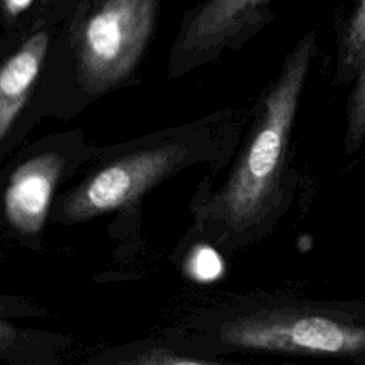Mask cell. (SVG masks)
Listing matches in <instances>:
<instances>
[{"instance_id": "6da1fadb", "label": "cell", "mask_w": 365, "mask_h": 365, "mask_svg": "<svg viewBox=\"0 0 365 365\" xmlns=\"http://www.w3.org/2000/svg\"><path fill=\"white\" fill-rule=\"evenodd\" d=\"M315 50V33L309 31L288 53L265 96L252 137L214 205L228 228L254 225L277 202L291 128Z\"/></svg>"}, {"instance_id": "7c38bea8", "label": "cell", "mask_w": 365, "mask_h": 365, "mask_svg": "<svg viewBox=\"0 0 365 365\" xmlns=\"http://www.w3.org/2000/svg\"><path fill=\"white\" fill-rule=\"evenodd\" d=\"M33 0H3L4 4V11L7 17H16L19 16L23 10H26Z\"/></svg>"}, {"instance_id": "52a82bcc", "label": "cell", "mask_w": 365, "mask_h": 365, "mask_svg": "<svg viewBox=\"0 0 365 365\" xmlns=\"http://www.w3.org/2000/svg\"><path fill=\"white\" fill-rule=\"evenodd\" d=\"M48 47L43 30L31 34L3 64L0 71V140H4L23 108Z\"/></svg>"}, {"instance_id": "3957f363", "label": "cell", "mask_w": 365, "mask_h": 365, "mask_svg": "<svg viewBox=\"0 0 365 365\" xmlns=\"http://www.w3.org/2000/svg\"><path fill=\"white\" fill-rule=\"evenodd\" d=\"M158 0H98L74 34L81 87L100 94L137 66L151 36Z\"/></svg>"}, {"instance_id": "9c48e42d", "label": "cell", "mask_w": 365, "mask_h": 365, "mask_svg": "<svg viewBox=\"0 0 365 365\" xmlns=\"http://www.w3.org/2000/svg\"><path fill=\"white\" fill-rule=\"evenodd\" d=\"M365 143V58L354 80L346 100V121L344 134V153L356 154Z\"/></svg>"}, {"instance_id": "ba28073f", "label": "cell", "mask_w": 365, "mask_h": 365, "mask_svg": "<svg viewBox=\"0 0 365 365\" xmlns=\"http://www.w3.org/2000/svg\"><path fill=\"white\" fill-rule=\"evenodd\" d=\"M364 58H365V0H359L339 40L335 81L338 84L354 83Z\"/></svg>"}, {"instance_id": "8fae6325", "label": "cell", "mask_w": 365, "mask_h": 365, "mask_svg": "<svg viewBox=\"0 0 365 365\" xmlns=\"http://www.w3.org/2000/svg\"><path fill=\"white\" fill-rule=\"evenodd\" d=\"M127 362L130 364H141V365H200V364H212V361L202 359V358H192V356H185L180 355L177 352L168 351V349H151L148 352L141 354L137 358L128 359Z\"/></svg>"}, {"instance_id": "7a4b0ae2", "label": "cell", "mask_w": 365, "mask_h": 365, "mask_svg": "<svg viewBox=\"0 0 365 365\" xmlns=\"http://www.w3.org/2000/svg\"><path fill=\"white\" fill-rule=\"evenodd\" d=\"M220 339L237 348L365 365V298L258 311L225 322Z\"/></svg>"}, {"instance_id": "30bf717a", "label": "cell", "mask_w": 365, "mask_h": 365, "mask_svg": "<svg viewBox=\"0 0 365 365\" xmlns=\"http://www.w3.org/2000/svg\"><path fill=\"white\" fill-rule=\"evenodd\" d=\"M187 274L200 282H211L224 274V261L210 245H197L187 258Z\"/></svg>"}, {"instance_id": "5b68a950", "label": "cell", "mask_w": 365, "mask_h": 365, "mask_svg": "<svg viewBox=\"0 0 365 365\" xmlns=\"http://www.w3.org/2000/svg\"><path fill=\"white\" fill-rule=\"evenodd\" d=\"M269 0H205L178 36V51L190 56L214 53L261 26Z\"/></svg>"}, {"instance_id": "8992f818", "label": "cell", "mask_w": 365, "mask_h": 365, "mask_svg": "<svg viewBox=\"0 0 365 365\" xmlns=\"http://www.w3.org/2000/svg\"><path fill=\"white\" fill-rule=\"evenodd\" d=\"M63 167V157L47 151L14 170L4 191V214L19 232L34 234L43 227Z\"/></svg>"}, {"instance_id": "277c9868", "label": "cell", "mask_w": 365, "mask_h": 365, "mask_svg": "<svg viewBox=\"0 0 365 365\" xmlns=\"http://www.w3.org/2000/svg\"><path fill=\"white\" fill-rule=\"evenodd\" d=\"M185 157L184 145L170 143L110 163L67 194L63 217L76 222L127 207L171 174Z\"/></svg>"}]
</instances>
